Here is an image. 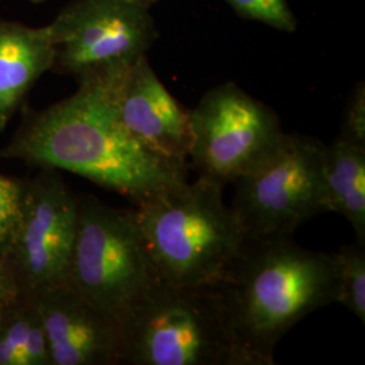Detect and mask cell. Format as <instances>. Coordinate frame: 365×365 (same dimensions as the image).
<instances>
[{
	"label": "cell",
	"mask_w": 365,
	"mask_h": 365,
	"mask_svg": "<svg viewBox=\"0 0 365 365\" xmlns=\"http://www.w3.org/2000/svg\"><path fill=\"white\" fill-rule=\"evenodd\" d=\"M114 76L81 80L69 98L27 115L0 157L76 173L135 206L188 182L187 163L149 149L123 126Z\"/></svg>",
	"instance_id": "obj_1"
},
{
	"label": "cell",
	"mask_w": 365,
	"mask_h": 365,
	"mask_svg": "<svg viewBox=\"0 0 365 365\" xmlns=\"http://www.w3.org/2000/svg\"><path fill=\"white\" fill-rule=\"evenodd\" d=\"M211 283L221 297L237 365H272L277 344L292 327L336 303V256L302 248L292 235L245 237Z\"/></svg>",
	"instance_id": "obj_2"
},
{
	"label": "cell",
	"mask_w": 365,
	"mask_h": 365,
	"mask_svg": "<svg viewBox=\"0 0 365 365\" xmlns=\"http://www.w3.org/2000/svg\"><path fill=\"white\" fill-rule=\"evenodd\" d=\"M220 182L199 178L134 210L158 274L175 286L211 283L245 240Z\"/></svg>",
	"instance_id": "obj_3"
},
{
	"label": "cell",
	"mask_w": 365,
	"mask_h": 365,
	"mask_svg": "<svg viewBox=\"0 0 365 365\" xmlns=\"http://www.w3.org/2000/svg\"><path fill=\"white\" fill-rule=\"evenodd\" d=\"M122 364L237 365L235 342L212 283L160 280L120 322Z\"/></svg>",
	"instance_id": "obj_4"
},
{
	"label": "cell",
	"mask_w": 365,
	"mask_h": 365,
	"mask_svg": "<svg viewBox=\"0 0 365 365\" xmlns=\"http://www.w3.org/2000/svg\"><path fill=\"white\" fill-rule=\"evenodd\" d=\"M78 226L66 283L118 324L161 279L134 210L76 196Z\"/></svg>",
	"instance_id": "obj_5"
},
{
	"label": "cell",
	"mask_w": 365,
	"mask_h": 365,
	"mask_svg": "<svg viewBox=\"0 0 365 365\" xmlns=\"http://www.w3.org/2000/svg\"><path fill=\"white\" fill-rule=\"evenodd\" d=\"M188 117V160L199 178L222 185L257 170L286 134L274 110L233 81L206 92Z\"/></svg>",
	"instance_id": "obj_6"
},
{
	"label": "cell",
	"mask_w": 365,
	"mask_h": 365,
	"mask_svg": "<svg viewBox=\"0 0 365 365\" xmlns=\"http://www.w3.org/2000/svg\"><path fill=\"white\" fill-rule=\"evenodd\" d=\"M324 149L317 138L286 133L274 156L233 182L230 207L247 237L292 235L300 225L327 212Z\"/></svg>",
	"instance_id": "obj_7"
},
{
	"label": "cell",
	"mask_w": 365,
	"mask_h": 365,
	"mask_svg": "<svg viewBox=\"0 0 365 365\" xmlns=\"http://www.w3.org/2000/svg\"><path fill=\"white\" fill-rule=\"evenodd\" d=\"M52 71L78 81L126 71L157 38L149 7L135 0H73L49 25Z\"/></svg>",
	"instance_id": "obj_8"
},
{
	"label": "cell",
	"mask_w": 365,
	"mask_h": 365,
	"mask_svg": "<svg viewBox=\"0 0 365 365\" xmlns=\"http://www.w3.org/2000/svg\"><path fill=\"white\" fill-rule=\"evenodd\" d=\"M78 226V199L58 170L25 180L19 225L7 261L24 295L68 280Z\"/></svg>",
	"instance_id": "obj_9"
},
{
	"label": "cell",
	"mask_w": 365,
	"mask_h": 365,
	"mask_svg": "<svg viewBox=\"0 0 365 365\" xmlns=\"http://www.w3.org/2000/svg\"><path fill=\"white\" fill-rule=\"evenodd\" d=\"M52 365L122 364V333L114 318L83 298L71 284L34 297Z\"/></svg>",
	"instance_id": "obj_10"
},
{
	"label": "cell",
	"mask_w": 365,
	"mask_h": 365,
	"mask_svg": "<svg viewBox=\"0 0 365 365\" xmlns=\"http://www.w3.org/2000/svg\"><path fill=\"white\" fill-rule=\"evenodd\" d=\"M123 126L149 149L188 164L190 117L161 83L144 56L113 78Z\"/></svg>",
	"instance_id": "obj_11"
},
{
	"label": "cell",
	"mask_w": 365,
	"mask_h": 365,
	"mask_svg": "<svg viewBox=\"0 0 365 365\" xmlns=\"http://www.w3.org/2000/svg\"><path fill=\"white\" fill-rule=\"evenodd\" d=\"M51 26L31 27L0 21V131L24 103L29 91L54 64Z\"/></svg>",
	"instance_id": "obj_12"
},
{
	"label": "cell",
	"mask_w": 365,
	"mask_h": 365,
	"mask_svg": "<svg viewBox=\"0 0 365 365\" xmlns=\"http://www.w3.org/2000/svg\"><path fill=\"white\" fill-rule=\"evenodd\" d=\"M325 207L351 223L365 245V148L337 137L325 144L322 157Z\"/></svg>",
	"instance_id": "obj_13"
},
{
	"label": "cell",
	"mask_w": 365,
	"mask_h": 365,
	"mask_svg": "<svg viewBox=\"0 0 365 365\" xmlns=\"http://www.w3.org/2000/svg\"><path fill=\"white\" fill-rule=\"evenodd\" d=\"M0 336L25 361V365H52L48 341L34 300L21 295L0 318Z\"/></svg>",
	"instance_id": "obj_14"
},
{
	"label": "cell",
	"mask_w": 365,
	"mask_h": 365,
	"mask_svg": "<svg viewBox=\"0 0 365 365\" xmlns=\"http://www.w3.org/2000/svg\"><path fill=\"white\" fill-rule=\"evenodd\" d=\"M337 264V299L348 312L365 321V245L356 242L334 253Z\"/></svg>",
	"instance_id": "obj_15"
},
{
	"label": "cell",
	"mask_w": 365,
	"mask_h": 365,
	"mask_svg": "<svg viewBox=\"0 0 365 365\" xmlns=\"http://www.w3.org/2000/svg\"><path fill=\"white\" fill-rule=\"evenodd\" d=\"M240 16L283 33H295L298 19L288 0H225Z\"/></svg>",
	"instance_id": "obj_16"
},
{
	"label": "cell",
	"mask_w": 365,
	"mask_h": 365,
	"mask_svg": "<svg viewBox=\"0 0 365 365\" xmlns=\"http://www.w3.org/2000/svg\"><path fill=\"white\" fill-rule=\"evenodd\" d=\"M25 180L0 175V257L7 259L16 233Z\"/></svg>",
	"instance_id": "obj_17"
},
{
	"label": "cell",
	"mask_w": 365,
	"mask_h": 365,
	"mask_svg": "<svg viewBox=\"0 0 365 365\" xmlns=\"http://www.w3.org/2000/svg\"><path fill=\"white\" fill-rule=\"evenodd\" d=\"M339 135L365 148L364 81H359L349 93Z\"/></svg>",
	"instance_id": "obj_18"
},
{
	"label": "cell",
	"mask_w": 365,
	"mask_h": 365,
	"mask_svg": "<svg viewBox=\"0 0 365 365\" xmlns=\"http://www.w3.org/2000/svg\"><path fill=\"white\" fill-rule=\"evenodd\" d=\"M21 295L22 291L9 261L0 257V318Z\"/></svg>",
	"instance_id": "obj_19"
},
{
	"label": "cell",
	"mask_w": 365,
	"mask_h": 365,
	"mask_svg": "<svg viewBox=\"0 0 365 365\" xmlns=\"http://www.w3.org/2000/svg\"><path fill=\"white\" fill-rule=\"evenodd\" d=\"M137 3H140V4H143L145 7H150L153 3H157V1H160V0H135Z\"/></svg>",
	"instance_id": "obj_20"
},
{
	"label": "cell",
	"mask_w": 365,
	"mask_h": 365,
	"mask_svg": "<svg viewBox=\"0 0 365 365\" xmlns=\"http://www.w3.org/2000/svg\"><path fill=\"white\" fill-rule=\"evenodd\" d=\"M30 1H33V3H43V1H46V0H30Z\"/></svg>",
	"instance_id": "obj_21"
}]
</instances>
